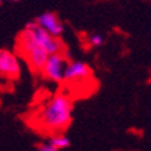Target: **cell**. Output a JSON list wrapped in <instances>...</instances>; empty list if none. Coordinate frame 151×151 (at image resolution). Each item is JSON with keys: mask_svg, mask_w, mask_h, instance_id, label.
I'll list each match as a JSON object with an SVG mask.
<instances>
[{"mask_svg": "<svg viewBox=\"0 0 151 151\" xmlns=\"http://www.w3.org/2000/svg\"><path fill=\"white\" fill-rule=\"evenodd\" d=\"M74 104L66 93H57L36 114V123L44 132L62 134L73 119Z\"/></svg>", "mask_w": 151, "mask_h": 151, "instance_id": "1", "label": "cell"}, {"mask_svg": "<svg viewBox=\"0 0 151 151\" xmlns=\"http://www.w3.org/2000/svg\"><path fill=\"white\" fill-rule=\"evenodd\" d=\"M16 50L17 54L27 62L32 71L42 73L49 53L43 47L41 41L37 38L35 29L24 28L19 33L16 40Z\"/></svg>", "mask_w": 151, "mask_h": 151, "instance_id": "2", "label": "cell"}, {"mask_svg": "<svg viewBox=\"0 0 151 151\" xmlns=\"http://www.w3.org/2000/svg\"><path fill=\"white\" fill-rule=\"evenodd\" d=\"M92 70L86 63L79 60H70L65 68L64 84L66 85H81L88 82L92 78Z\"/></svg>", "mask_w": 151, "mask_h": 151, "instance_id": "3", "label": "cell"}, {"mask_svg": "<svg viewBox=\"0 0 151 151\" xmlns=\"http://www.w3.org/2000/svg\"><path fill=\"white\" fill-rule=\"evenodd\" d=\"M65 53H57V54H50L47 59L42 69V75L46 79L54 81V82H63L66 63Z\"/></svg>", "mask_w": 151, "mask_h": 151, "instance_id": "4", "label": "cell"}, {"mask_svg": "<svg viewBox=\"0 0 151 151\" xmlns=\"http://www.w3.org/2000/svg\"><path fill=\"white\" fill-rule=\"evenodd\" d=\"M20 73L21 66L17 55L7 49L0 50V75L5 79L16 80Z\"/></svg>", "mask_w": 151, "mask_h": 151, "instance_id": "5", "label": "cell"}, {"mask_svg": "<svg viewBox=\"0 0 151 151\" xmlns=\"http://www.w3.org/2000/svg\"><path fill=\"white\" fill-rule=\"evenodd\" d=\"M35 32L37 38L41 41V43L43 44V47L46 48V50L50 54H57V53H65V46L62 42V40L57 36L50 35L48 31H46L44 28L37 26L35 28Z\"/></svg>", "mask_w": 151, "mask_h": 151, "instance_id": "6", "label": "cell"}, {"mask_svg": "<svg viewBox=\"0 0 151 151\" xmlns=\"http://www.w3.org/2000/svg\"><path fill=\"white\" fill-rule=\"evenodd\" d=\"M35 20H36L37 24H38L40 27L44 28L46 31H48L53 36L59 37L63 33L64 26L62 24V21L59 20V17L57 16L55 12H52V11L43 12V14L38 15Z\"/></svg>", "mask_w": 151, "mask_h": 151, "instance_id": "7", "label": "cell"}, {"mask_svg": "<svg viewBox=\"0 0 151 151\" xmlns=\"http://www.w3.org/2000/svg\"><path fill=\"white\" fill-rule=\"evenodd\" d=\"M48 142L54 146L57 150H63L70 146V140L68 137H65L64 134H54L53 137L48 140Z\"/></svg>", "mask_w": 151, "mask_h": 151, "instance_id": "8", "label": "cell"}, {"mask_svg": "<svg viewBox=\"0 0 151 151\" xmlns=\"http://www.w3.org/2000/svg\"><path fill=\"white\" fill-rule=\"evenodd\" d=\"M88 42L90 44H91L92 47H100L103 44V37L99 33H93L90 36V38H88Z\"/></svg>", "mask_w": 151, "mask_h": 151, "instance_id": "9", "label": "cell"}, {"mask_svg": "<svg viewBox=\"0 0 151 151\" xmlns=\"http://www.w3.org/2000/svg\"><path fill=\"white\" fill-rule=\"evenodd\" d=\"M37 150L38 151H59L54 146H52L49 142H42V144H40L37 146Z\"/></svg>", "mask_w": 151, "mask_h": 151, "instance_id": "10", "label": "cell"}, {"mask_svg": "<svg viewBox=\"0 0 151 151\" xmlns=\"http://www.w3.org/2000/svg\"><path fill=\"white\" fill-rule=\"evenodd\" d=\"M10 1H19V0H10Z\"/></svg>", "mask_w": 151, "mask_h": 151, "instance_id": "11", "label": "cell"}]
</instances>
